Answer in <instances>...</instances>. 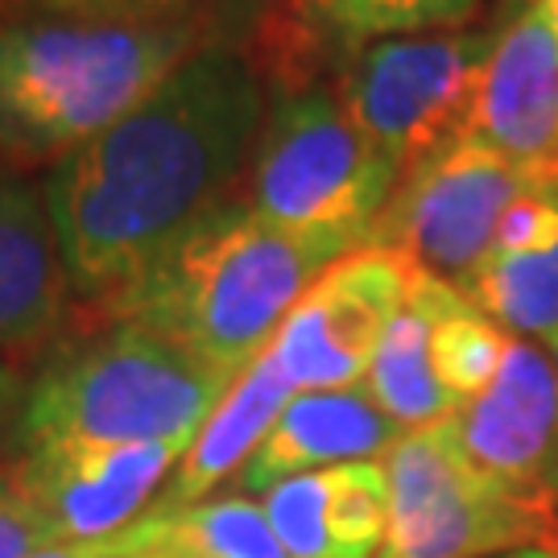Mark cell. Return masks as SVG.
Returning <instances> with one entry per match:
<instances>
[{
	"mask_svg": "<svg viewBox=\"0 0 558 558\" xmlns=\"http://www.w3.org/2000/svg\"><path fill=\"white\" fill-rule=\"evenodd\" d=\"M476 13L480 0H260L236 46L269 96H294L315 87L323 62H348L373 41L459 29Z\"/></svg>",
	"mask_w": 558,
	"mask_h": 558,
	"instance_id": "cell-10",
	"label": "cell"
},
{
	"mask_svg": "<svg viewBox=\"0 0 558 558\" xmlns=\"http://www.w3.org/2000/svg\"><path fill=\"white\" fill-rule=\"evenodd\" d=\"M269 87L236 41H211L158 92L46 174L41 199L71 294L108 302L174 236L232 199Z\"/></svg>",
	"mask_w": 558,
	"mask_h": 558,
	"instance_id": "cell-1",
	"label": "cell"
},
{
	"mask_svg": "<svg viewBox=\"0 0 558 558\" xmlns=\"http://www.w3.org/2000/svg\"><path fill=\"white\" fill-rule=\"evenodd\" d=\"M459 294L480 306L509 336L546 339L558 331V248L534 257L488 253L472 278L459 281Z\"/></svg>",
	"mask_w": 558,
	"mask_h": 558,
	"instance_id": "cell-20",
	"label": "cell"
},
{
	"mask_svg": "<svg viewBox=\"0 0 558 558\" xmlns=\"http://www.w3.org/2000/svg\"><path fill=\"white\" fill-rule=\"evenodd\" d=\"M352 248L360 244L290 232L248 199H228L170 240L141 278L104 302V315L240 377L315 278Z\"/></svg>",
	"mask_w": 558,
	"mask_h": 558,
	"instance_id": "cell-2",
	"label": "cell"
},
{
	"mask_svg": "<svg viewBox=\"0 0 558 558\" xmlns=\"http://www.w3.org/2000/svg\"><path fill=\"white\" fill-rule=\"evenodd\" d=\"M542 348L550 352V360H555V373H558V331H555V336H546V339H542Z\"/></svg>",
	"mask_w": 558,
	"mask_h": 558,
	"instance_id": "cell-29",
	"label": "cell"
},
{
	"mask_svg": "<svg viewBox=\"0 0 558 558\" xmlns=\"http://www.w3.org/2000/svg\"><path fill=\"white\" fill-rule=\"evenodd\" d=\"M497 34H418L364 46L339 66L336 96L401 174L468 133Z\"/></svg>",
	"mask_w": 558,
	"mask_h": 558,
	"instance_id": "cell-7",
	"label": "cell"
},
{
	"mask_svg": "<svg viewBox=\"0 0 558 558\" xmlns=\"http://www.w3.org/2000/svg\"><path fill=\"white\" fill-rule=\"evenodd\" d=\"M410 281L414 260L380 244H360L327 265L269 343L290 385L299 393L360 385L380 336L410 299Z\"/></svg>",
	"mask_w": 558,
	"mask_h": 558,
	"instance_id": "cell-9",
	"label": "cell"
},
{
	"mask_svg": "<svg viewBox=\"0 0 558 558\" xmlns=\"http://www.w3.org/2000/svg\"><path fill=\"white\" fill-rule=\"evenodd\" d=\"M542 9H546V21H550V29H555V38H558V0H538Z\"/></svg>",
	"mask_w": 558,
	"mask_h": 558,
	"instance_id": "cell-28",
	"label": "cell"
},
{
	"mask_svg": "<svg viewBox=\"0 0 558 558\" xmlns=\"http://www.w3.org/2000/svg\"><path fill=\"white\" fill-rule=\"evenodd\" d=\"M290 558H377L389 525V476L377 459L302 472L260 493Z\"/></svg>",
	"mask_w": 558,
	"mask_h": 558,
	"instance_id": "cell-15",
	"label": "cell"
},
{
	"mask_svg": "<svg viewBox=\"0 0 558 558\" xmlns=\"http://www.w3.org/2000/svg\"><path fill=\"white\" fill-rule=\"evenodd\" d=\"M158 542L186 558H290L260 500L248 493H223L179 513H158Z\"/></svg>",
	"mask_w": 558,
	"mask_h": 558,
	"instance_id": "cell-21",
	"label": "cell"
},
{
	"mask_svg": "<svg viewBox=\"0 0 558 558\" xmlns=\"http://www.w3.org/2000/svg\"><path fill=\"white\" fill-rule=\"evenodd\" d=\"M525 186L534 179L468 129L401 174L368 244L459 286L493 253L500 216Z\"/></svg>",
	"mask_w": 558,
	"mask_h": 558,
	"instance_id": "cell-8",
	"label": "cell"
},
{
	"mask_svg": "<svg viewBox=\"0 0 558 558\" xmlns=\"http://www.w3.org/2000/svg\"><path fill=\"white\" fill-rule=\"evenodd\" d=\"M509 331L493 323L480 306L459 294V286L435 278V323H430V360L435 377L451 393L456 410L463 401L480 398L497 380L505 352H509Z\"/></svg>",
	"mask_w": 558,
	"mask_h": 558,
	"instance_id": "cell-19",
	"label": "cell"
},
{
	"mask_svg": "<svg viewBox=\"0 0 558 558\" xmlns=\"http://www.w3.org/2000/svg\"><path fill=\"white\" fill-rule=\"evenodd\" d=\"M468 129L525 179L558 182V38L538 0L493 38Z\"/></svg>",
	"mask_w": 558,
	"mask_h": 558,
	"instance_id": "cell-13",
	"label": "cell"
},
{
	"mask_svg": "<svg viewBox=\"0 0 558 558\" xmlns=\"http://www.w3.org/2000/svg\"><path fill=\"white\" fill-rule=\"evenodd\" d=\"M21 393H25V377L13 364L0 360V451L13 447V426H17Z\"/></svg>",
	"mask_w": 558,
	"mask_h": 558,
	"instance_id": "cell-25",
	"label": "cell"
},
{
	"mask_svg": "<svg viewBox=\"0 0 558 558\" xmlns=\"http://www.w3.org/2000/svg\"><path fill=\"white\" fill-rule=\"evenodd\" d=\"M182 456L186 442H129L21 451L13 463L62 538L96 542L145 518Z\"/></svg>",
	"mask_w": 558,
	"mask_h": 558,
	"instance_id": "cell-12",
	"label": "cell"
},
{
	"mask_svg": "<svg viewBox=\"0 0 558 558\" xmlns=\"http://www.w3.org/2000/svg\"><path fill=\"white\" fill-rule=\"evenodd\" d=\"M211 41L195 21L75 17L0 0V166H59Z\"/></svg>",
	"mask_w": 558,
	"mask_h": 558,
	"instance_id": "cell-3",
	"label": "cell"
},
{
	"mask_svg": "<svg viewBox=\"0 0 558 558\" xmlns=\"http://www.w3.org/2000/svg\"><path fill=\"white\" fill-rule=\"evenodd\" d=\"M484 472L538 493L558 509V373L534 339H509L497 380L447 418Z\"/></svg>",
	"mask_w": 558,
	"mask_h": 558,
	"instance_id": "cell-11",
	"label": "cell"
},
{
	"mask_svg": "<svg viewBox=\"0 0 558 558\" xmlns=\"http://www.w3.org/2000/svg\"><path fill=\"white\" fill-rule=\"evenodd\" d=\"M497 558H558V546H525V550H509Z\"/></svg>",
	"mask_w": 558,
	"mask_h": 558,
	"instance_id": "cell-27",
	"label": "cell"
},
{
	"mask_svg": "<svg viewBox=\"0 0 558 558\" xmlns=\"http://www.w3.org/2000/svg\"><path fill=\"white\" fill-rule=\"evenodd\" d=\"M401 170L327 87L274 96L248 161V207L306 236L368 244Z\"/></svg>",
	"mask_w": 558,
	"mask_h": 558,
	"instance_id": "cell-5",
	"label": "cell"
},
{
	"mask_svg": "<svg viewBox=\"0 0 558 558\" xmlns=\"http://www.w3.org/2000/svg\"><path fill=\"white\" fill-rule=\"evenodd\" d=\"M389 525L377 558H497L558 546V509L484 472L451 426L405 430L385 459Z\"/></svg>",
	"mask_w": 558,
	"mask_h": 558,
	"instance_id": "cell-6",
	"label": "cell"
},
{
	"mask_svg": "<svg viewBox=\"0 0 558 558\" xmlns=\"http://www.w3.org/2000/svg\"><path fill=\"white\" fill-rule=\"evenodd\" d=\"M401 435L405 430L373 401L364 380L348 389H306L281 405L278 422L240 468L236 484L244 493H269L302 472L389 456Z\"/></svg>",
	"mask_w": 558,
	"mask_h": 558,
	"instance_id": "cell-14",
	"label": "cell"
},
{
	"mask_svg": "<svg viewBox=\"0 0 558 558\" xmlns=\"http://www.w3.org/2000/svg\"><path fill=\"white\" fill-rule=\"evenodd\" d=\"M154 530H158V518H154V513H145V518H137L129 530H120V534H112V538L54 542V546L34 550V555H25V558H120V555H133V550H141V546H149Z\"/></svg>",
	"mask_w": 558,
	"mask_h": 558,
	"instance_id": "cell-24",
	"label": "cell"
},
{
	"mask_svg": "<svg viewBox=\"0 0 558 558\" xmlns=\"http://www.w3.org/2000/svg\"><path fill=\"white\" fill-rule=\"evenodd\" d=\"M430 323H435V274L414 265L410 299L380 336L377 356L364 377V389L401 430H426L456 414V401L435 377Z\"/></svg>",
	"mask_w": 558,
	"mask_h": 558,
	"instance_id": "cell-18",
	"label": "cell"
},
{
	"mask_svg": "<svg viewBox=\"0 0 558 558\" xmlns=\"http://www.w3.org/2000/svg\"><path fill=\"white\" fill-rule=\"evenodd\" d=\"M294 393L299 389L290 385V377L281 373L274 352L265 348L232 380V389L211 410V418L203 422V430L186 447V456L179 459V468L170 472L166 488H161L149 509L154 513H179V509H191V505L207 500V493L228 476H240V468L248 463V456L269 435V426L278 422L281 405Z\"/></svg>",
	"mask_w": 558,
	"mask_h": 558,
	"instance_id": "cell-17",
	"label": "cell"
},
{
	"mask_svg": "<svg viewBox=\"0 0 558 558\" xmlns=\"http://www.w3.org/2000/svg\"><path fill=\"white\" fill-rule=\"evenodd\" d=\"M232 380L145 327L112 323L59 343L25 380L9 456L129 442L191 447Z\"/></svg>",
	"mask_w": 558,
	"mask_h": 558,
	"instance_id": "cell-4",
	"label": "cell"
},
{
	"mask_svg": "<svg viewBox=\"0 0 558 558\" xmlns=\"http://www.w3.org/2000/svg\"><path fill=\"white\" fill-rule=\"evenodd\" d=\"M50 13L75 17H124V21H195L207 25L220 41H236L260 0H25Z\"/></svg>",
	"mask_w": 558,
	"mask_h": 558,
	"instance_id": "cell-22",
	"label": "cell"
},
{
	"mask_svg": "<svg viewBox=\"0 0 558 558\" xmlns=\"http://www.w3.org/2000/svg\"><path fill=\"white\" fill-rule=\"evenodd\" d=\"M54 542H66L59 534V525L25 488L17 463L0 459V558H25L34 550L54 546Z\"/></svg>",
	"mask_w": 558,
	"mask_h": 558,
	"instance_id": "cell-23",
	"label": "cell"
},
{
	"mask_svg": "<svg viewBox=\"0 0 558 558\" xmlns=\"http://www.w3.org/2000/svg\"><path fill=\"white\" fill-rule=\"evenodd\" d=\"M521 4H525V0H521Z\"/></svg>",
	"mask_w": 558,
	"mask_h": 558,
	"instance_id": "cell-30",
	"label": "cell"
},
{
	"mask_svg": "<svg viewBox=\"0 0 558 558\" xmlns=\"http://www.w3.org/2000/svg\"><path fill=\"white\" fill-rule=\"evenodd\" d=\"M71 299L46 199L0 166V352L59 331Z\"/></svg>",
	"mask_w": 558,
	"mask_h": 558,
	"instance_id": "cell-16",
	"label": "cell"
},
{
	"mask_svg": "<svg viewBox=\"0 0 558 558\" xmlns=\"http://www.w3.org/2000/svg\"><path fill=\"white\" fill-rule=\"evenodd\" d=\"M154 518H158V513H154ZM120 558H186V555L170 550V546H161V542H158V530H154L149 546H141V550H133V555H120Z\"/></svg>",
	"mask_w": 558,
	"mask_h": 558,
	"instance_id": "cell-26",
	"label": "cell"
}]
</instances>
